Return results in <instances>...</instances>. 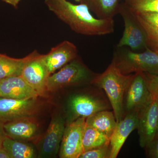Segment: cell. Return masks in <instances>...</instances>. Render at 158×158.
<instances>
[{"instance_id": "obj_2", "label": "cell", "mask_w": 158, "mask_h": 158, "mask_svg": "<svg viewBox=\"0 0 158 158\" xmlns=\"http://www.w3.org/2000/svg\"><path fill=\"white\" fill-rule=\"evenodd\" d=\"M133 75L122 73L112 61L104 72L96 75L91 81V84L104 90L117 123L123 118V97Z\"/></svg>"}, {"instance_id": "obj_29", "label": "cell", "mask_w": 158, "mask_h": 158, "mask_svg": "<svg viewBox=\"0 0 158 158\" xmlns=\"http://www.w3.org/2000/svg\"><path fill=\"white\" fill-rule=\"evenodd\" d=\"M0 158H10L9 155L2 148L0 149Z\"/></svg>"}, {"instance_id": "obj_15", "label": "cell", "mask_w": 158, "mask_h": 158, "mask_svg": "<svg viewBox=\"0 0 158 158\" xmlns=\"http://www.w3.org/2000/svg\"><path fill=\"white\" fill-rule=\"evenodd\" d=\"M39 95L21 76L0 80V97L17 99L37 98Z\"/></svg>"}, {"instance_id": "obj_17", "label": "cell", "mask_w": 158, "mask_h": 158, "mask_svg": "<svg viewBox=\"0 0 158 158\" xmlns=\"http://www.w3.org/2000/svg\"><path fill=\"white\" fill-rule=\"evenodd\" d=\"M117 124L113 112L102 110L86 118V125L111 137Z\"/></svg>"}, {"instance_id": "obj_32", "label": "cell", "mask_w": 158, "mask_h": 158, "mask_svg": "<svg viewBox=\"0 0 158 158\" xmlns=\"http://www.w3.org/2000/svg\"><path fill=\"white\" fill-rule=\"evenodd\" d=\"M1 54H0V55H1Z\"/></svg>"}, {"instance_id": "obj_7", "label": "cell", "mask_w": 158, "mask_h": 158, "mask_svg": "<svg viewBox=\"0 0 158 158\" xmlns=\"http://www.w3.org/2000/svg\"><path fill=\"white\" fill-rule=\"evenodd\" d=\"M86 118H77L65 127L59 149L60 158H79L84 152L83 138Z\"/></svg>"}, {"instance_id": "obj_18", "label": "cell", "mask_w": 158, "mask_h": 158, "mask_svg": "<svg viewBox=\"0 0 158 158\" xmlns=\"http://www.w3.org/2000/svg\"><path fill=\"white\" fill-rule=\"evenodd\" d=\"M80 3L88 6L98 19H113L118 14L120 4L118 0H81Z\"/></svg>"}, {"instance_id": "obj_20", "label": "cell", "mask_w": 158, "mask_h": 158, "mask_svg": "<svg viewBox=\"0 0 158 158\" xmlns=\"http://www.w3.org/2000/svg\"><path fill=\"white\" fill-rule=\"evenodd\" d=\"M34 52L22 59H15L0 55V80L9 77L21 76L26 63L34 56Z\"/></svg>"}, {"instance_id": "obj_25", "label": "cell", "mask_w": 158, "mask_h": 158, "mask_svg": "<svg viewBox=\"0 0 158 158\" xmlns=\"http://www.w3.org/2000/svg\"><path fill=\"white\" fill-rule=\"evenodd\" d=\"M148 88L152 94L158 96V74H152L145 73Z\"/></svg>"}, {"instance_id": "obj_13", "label": "cell", "mask_w": 158, "mask_h": 158, "mask_svg": "<svg viewBox=\"0 0 158 158\" xmlns=\"http://www.w3.org/2000/svg\"><path fill=\"white\" fill-rule=\"evenodd\" d=\"M77 47L73 43L65 40L52 48L48 53L41 55L43 61L50 75L77 57Z\"/></svg>"}, {"instance_id": "obj_4", "label": "cell", "mask_w": 158, "mask_h": 158, "mask_svg": "<svg viewBox=\"0 0 158 158\" xmlns=\"http://www.w3.org/2000/svg\"><path fill=\"white\" fill-rule=\"evenodd\" d=\"M118 14L124 23V31L117 47H127L135 52L149 48L147 34L135 13L123 3L120 4Z\"/></svg>"}, {"instance_id": "obj_10", "label": "cell", "mask_w": 158, "mask_h": 158, "mask_svg": "<svg viewBox=\"0 0 158 158\" xmlns=\"http://www.w3.org/2000/svg\"><path fill=\"white\" fill-rule=\"evenodd\" d=\"M37 98L17 99L0 97V122L5 123L31 117L38 111Z\"/></svg>"}, {"instance_id": "obj_27", "label": "cell", "mask_w": 158, "mask_h": 158, "mask_svg": "<svg viewBox=\"0 0 158 158\" xmlns=\"http://www.w3.org/2000/svg\"><path fill=\"white\" fill-rule=\"evenodd\" d=\"M6 136L7 135L4 129V123L0 122V149L2 148L3 143Z\"/></svg>"}, {"instance_id": "obj_9", "label": "cell", "mask_w": 158, "mask_h": 158, "mask_svg": "<svg viewBox=\"0 0 158 158\" xmlns=\"http://www.w3.org/2000/svg\"><path fill=\"white\" fill-rule=\"evenodd\" d=\"M109 103L100 95L77 94L73 95L69 101L70 122L77 118H87L94 113L109 110Z\"/></svg>"}, {"instance_id": "obj_8", "label": "cell", "mask_w": 158, "mask_h": 158, "mask_svg": "<svg viewBox=\"0 0 158 158\" xmlns=\"http://www.w3.org/2000/svg\"><path fill=\"white\" fill-rule=\"evenodd\" d=\"M158 129V96L152 94L151 100L138 113L137 130L139 144L145 148L152 141Z\"/></svg>"}, {"instance_id": "obj_6", "label": "cell", "mask_w": 158, "mask_h": 158, "mask_svg": "<svg viewBox=\"0 0 158 158\" xmlns=\"http://www.w3.org/2000/svg\"><path fill=\"white\" fill-rule=\"evenodd\" d=\"M95 76L76 58L60 69L58 72L48 77L47 90L53 91L65 86L77 85L86 81L91 82Z\"/></svg>"}, {"instance_id": "obj_23", "label": "cell", "mask_w": 158, "mask_h": 158, "mask_svg": "<svg viewBox=\"0 0 158 158\" xmlns=\"http://www.w3.org/2000/svg\"><path fill=\"white\" fill-rule=\"evenodd\" d=\"M125 6L135 13L158 12V0H123Z\"/></svg>"}, {"instance_id": "obj_14", "label": "cell", "mask_w": 158, "mask_h": 158, "mask_svg": "<svg viewBox=\"0 0 158 158\" xmlns=\"http://www.w3.org/2000/svg\"><path fill=\"white\" fill-rule=\"evenodd\" d=\"M138 113L128 114L121 121L117 123L113 134L110 137V158H117L128 137L133 131L138 128Z\"/></svg>"}, {"instance_id": "obj_21", "label": "cell", "mask_w": 158, "mask_h": 158, "mask_svg": "<svg viewBox=\"0 0 158 158\" xmlns=\"http://www.w3.org/2000/svg\"><path fill=\"white\" fill-rule=\"evenodd\" d=\"M2 148L10 158H33L36 156V151L31 144L7 136L3 142Z\"/></svg>"}, {"instance_id": "obj_16", "label": "cell", "mask_w": 158, "mask_h": 158, "mask_svg": "<svg viewBox=\"0 0 158 158\" xmlns=\"http://www.w3.org/2000/svg\"><path fill=\"white\" fill-rule=\"evenodd\" d=\"M31 118H19L4 123L6 135L19 141H29L34 139L38 134V126Z\"/></svg>"}, {"instance_id": "obj_31", "label": "cell", "mask_w": 158, "mask_h": 158, "mask_svg": "<svg viewBox=\"0 0 158 158\" xmlns=\"http://www.w3.org/2000/svg\"></svg>"}, {"instance_id": "obj_12", "label": "cell", "mask_w": 158, "mask_h": 158, "mask_svg": "<svg viewBox=\"0 0 158 158\" xmlns=\"http://www.w3.org/2000/svg\"><path fill=\"white\" fill-rule=\"evenodd\" d=\"M65 123L64 118L61 115L53 116L48 129L40 143L39 157H54L59 152L65 131Z\"/></svg>"}, {"instance_id": "obj_5", "label": "cell", "mask_w": 158, "mask_h": 158, "mask_svg": "<svg viewBox=\"0 0 158 158\" xmlns=\"http://www.w3.org/2000/svg\"><path fill=\"white\" fill-rule=\"evenodd\" d=\"M152 98L145 73L139 72L133 74L123 97V118L131 113H139Z\"/></svg>"}, {"instance_id": "obj_22", "label": "cell", "mask_w": 158, "mask_h": 158, "mask_svg": "<svg viewBox=\"0 0 158 158\" xmlns=\"http://www.w3.org/2000/svg\"><path fill=\"white\" fill-rule=\"evenodd\" d=\"M110 137L86 125L83 138L84 152L110 144Z\"/></svg>"}, {"instance_id": "obj_24", "label": "cell", "mask_w": 158, "mask_h": 158, "mask_svg": "<svg viewBox=\"0 0 158 158\" xmlns=\"http://www.w3.org/2000/svg\"><path fill=\"white\" fill-rule=\"evenodd\" d=\"M110 144L104 145L83 153L79 158H110Z\"/></svg>"}, {"instance_id": "obj_30", "label": "cell", "mask_w": 158, "mask_h": 158, "mask_svg": "<svg viewBox=\"0 0 158 158\" xmlns=\"http://www.w3.org/2000/svg\"><path fill=\"white\" fill-rule=\"evenodd\" d=\"M75 1L77 2L80 3V2H81V0H74Z\"/></svg>"}, {"instance_id": "obj_19", "label": "cell", "mask_w": 158, "mask_h": 158, "mask_svg": "<svg viewBox=\"0 0 158 158\" xmlns=\"http://www.w3.org/2000/svg\"><path fill=\"white\" fill-rule=\"evenodd\" d=\"M135 14L147 34L149 48L158 49V12Z\"/></svg>"}, {"instance_id": "obj_26", "label": "cell", "mask_w": 158, "mask_h": 158, "mask_svg": "<svg viewBox=\"0 0 158 158\" xmlns=\"http://www.w3.org/2000/svg\"><path fill=\"white\" fill-rule=\"evenodd\" d=\"M145 149L148 157L158 158V131L152 141Z\"/></svg>"}, {"instance_id": "obj_1", "label": "cell", "mask_w": 158, "mask_h": 158, "mask_svg": "<svg viewBox=\"0 0 158 158\" xmlns=\"http://www.w3.org/2000/svg\"><path fill=\"white\" fill-rule=\"evenodd\" d=\"M50 11L77 34L87 36H102L114 31L113 19L94 17L87 5L73 4L67 0H44Z\"/></svg>"}, {"instance_id": "obj_3", "label": "cell", "mask_w": 158, "mask_h": 158, "mask_svg": "<svg viewBox=\"0 0 158 158\" xmlns=\"http://www.w3.org/2000/svg\"><path fill=\"white\" fill-rule=\"evenodd\" d=\"M112 61L123 74L139 72L158 74V49L135 52L127 47H117Z\"/></svg>"}, {"instance_id": "obj_11", "label": "cell", "mask_w": 158, "mask_h": 158, "mask_svg": "<svg viewBox=\"0 0 158 158\" xmlns=\"http://www.w3.org/2000/svg\"><path fill=\"white\" fill-rule=\"evenodd\" d=\"M21 76L39 96H45L48 91L47 82L50 74L43 61L41 55L37 51H34V56L26 63Z\"/></svg>"}, {"instance_id": "obj_28", "label": "cell", "mask_w": 158, "mask_h": 158, "mask_svg": "<svg viewBox=\"0 0 158 158\" xmlns=\"http://www.w3.org/2000/svg\"><path fill=\"white\" fill-rule=\"evenodd\" d=\"M2 1L7 4L11 5L15 8H17L18 5L22 0H2Z\"/></svg>"}]
</instances>
